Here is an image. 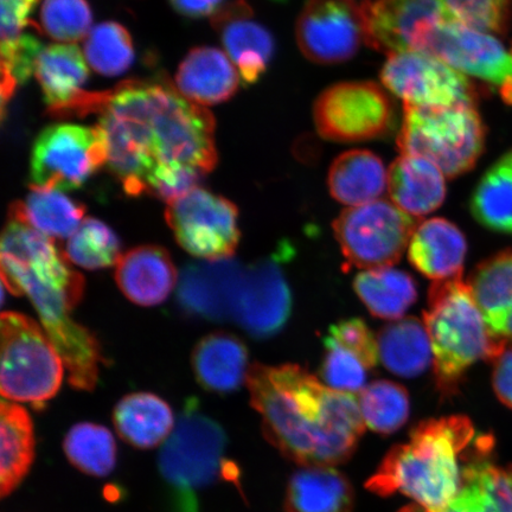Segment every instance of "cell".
Masks as SVG:
<instances>
[{
	"label": "cell",
	"instance_id": "obj_41",
	"mask_svg": "<svg viewBox=\"0 0 512 512\" xmlns=\"http://www.w3.org/2000/svg\"><path fill=\"white\" fill-rule=\"evenodd\" d=\"M453 22L464 27L502 35L511 17V0H440Z\"/></svg>",
	"mask_w": 512,
	"mask_h": 512
},
{
	"label": "cell",
	"instance_id": "obj_47",
	"mask_svg": "<svg viewBox=\"0 0 512 512\" xmlns=\"http://www.w3.org/2000/svg\"><path fill=\"white\" fill-rule=\"evenodd\" d=\"M179 15L192 19L215 17L226 6V0H170Z\"/></svg>",
	"mask_w": 512,
	"mask_h": 512
},
{
	"label": "cell",
	"instance_id": "obj_38",
	"mask_svg": "<svg viewBox=\"0 0 512 512\" xmlns=\"http://www.w3.org/2000/svg\"><path fill=\"white\" fill-rule=\"evenodd\" d=\"M63 254L69 262L86 270H104L118 265L121 243L118 235L105 222L88 217L70 236Z\"/></svg>",
	"mask_w": 512,
	"mask_h": 512
},
{
	"label": "cell",
	"instance_id": "obj_18",
	"mask_svg": "<svg viewBox=\"0 0 512 512\" xmlns=\"http://www.w3.org/2000/svg\"><path fill=\"white\" fill-rule=\"evenodd\" d=\"M291 311L290 287L274 259L246 268L233 318L243 330L254 338H270L284 329Z\"/></svg>",
	"mask_w": 512,
	"mask_h": 512
},
{
	"label": "cell",
	"instance_id": "obj_14",
	"mask_svg": "<svg viewBox=\"0 0 512 512\" xmlns=\"http://www.w3.org/2000/svg\"><path fill=\"white\" fill-rule=\"evenodd\" d=\"M381 80L408 106H476L479 96L466 75L424 51L390 55L381 70Z\"/></svg>",
	"mask_w": 512,
	"mask_h": 512
},
{
	"label": "cell",
	"instance_id": "obj_25",
	"mask_svg": "<svg viewBox=\"0 0 512 512\" xmlns=\"http://www.w3.org/2000/svg\"><path fill=\"white\" fill-rule=\"evenodd\" d=\"M192 369L209 392H235L248 376V351L241 339L227 332H214L197 343L191 356Z\"/></svg>",
	"mask_w": 512,
	"mask_h": 512
},
{
	"label": "cell",
	"instance_id": "obj_16",
	"mask_svg": "<svg viewBox=\"0 0 512 512\" xmlns=\"http://www.w3.org/2000/svg\"><path fill=\"white\" fill-rule=\"evenodd\" d=\"M361 4L367 46L389 56L420 51L434 28L453 22L440 0H364Z\"/></svg>",
	"mask_w": 512,
	"mask_h": 512
},
{
	"label": "cell",
	"instance_id": "obj_40",
	"mask_svg": "<svg viewBox=\"0 0 512 512\" xmlns=\"http://www.w3.org/2000/svg\"><path fill=\"white\" fill-rule=\"evenodd\" d=\"M93 15L87 0H44L42 30L61 43L73 44L91 32Z\"/></svg>",
	"mask_w": 512,
	"mask_h": 512
},
{
	"label": "cell",
	"instance_id": "obj_11",
	"mask_svg": "<svg viewBox=\"0 0 512 512\" xmlns=\"http://www.w3.org/2000/svg\"><path fill=\"white\" fill-rule=\"evenodd\" d=\"M105 164L106 144L98 126L51 125L32 146L30 187L78 189Z\"/></svg>",
	"mask_w": 512,
	"mask_h": 512
},
{
	"label": "cell",
	"instance_id": "obj_24",
	"mask_svg": "<svg viewBox=\"0 0 512 512\" xmlns=\"http://www.w3.org/2000/svg\"><path fill=\"white\" fill-rule=\"evenodd\" d=\"M389 196L396 206L411 216L433 213L446 198L443 172L430 160L403 155L390 165Z\"/></svg>",
	"mask_w": 512,
	"mask_h": 512
},
{
	"label": "cell",
	"instance_id": "obj_26",
	"mask_svg": "<svg viewBox=\"0 0 512 512\" xmlns=\"http://www.w3.org/2000/svg\"><path fill=\"white\" fill-rule=\"evenodd\" d=\"M354 504L349 479L332 466H304L287 485L286 512H352Z\"/></svg>",
	"mask_w": 512,
	"mask_h": 512
},
{
	"label": "cell",
	"instance_id": "obj_43",
	"mask_svg": "<svg viewBox=\"0 0 512 512\" xmlns=\"http://www.w3.org/2000/svg\"><path fill=\"white\" fill-rule=\"evenodd\" d=\"M325 349L320 369V376L324 382L338 392L360 394L366 388L367 367L360 358L329 337L325 338Z\"/></svg>",
	"mask_w": 512,
	"mask_h": 512
},
{
	"label": "cell",
	"instance_id": "obj_39",
	"mask_svg": "<svg viewBox=\"0 0 512 512\" xmlns=\"http://www.w3.org/2000/svg\"><path fill=\"white\" fill-rule=\"evenodd\" d=\"M85 55L96 73L108 78L123 75L134 61L130 32L115 22L96 25L86 38Z\"/></svg>",
	"mask_w": 512,
	"mask_h": 512
},
{
	"label": "cell",
	"instance_id": "obj_8",
	"mask_svg": "<svg viewBox=\"0 0 512 512\" xmlns=\"http://www.w3.org/2000/svg\"><path fill=\"white\" fill-rule=\"evenodd\" d=\"M0 390L4 399L41 408L59 393L62 357L35 320L16 312L0 319Z\"/></svg>",
	"mask_w": 512,
	"mask_h": 512
},
{
	"label": "cell",
	"instance_id": "obj_10",
	"mask_svg": "<svg viewBox=\"0 0 512 512\" xmlns=\"http://www.w3.org/2000/svg\"><path fill=\"white\" fill-rule=\"evenodd\" d=\"M416 226L413 216L396 204L377 200L342 211L334 232L350 264L367 271L399 262Z\"/></svg>",
	"mask_w": 512,
	"mask_h": 512
},
{
	"label": "cell",
	"instance_id": "obj_27",
	"mask_svg": "<svg viewBox=\"0 0 512 512\" xmlns=\"http://www.w3.org/2000/svg\"><path fill=\"white\" fill-rule=\"evenodd\" d=\"M467 285L492 334L512 342V251L483 261L472 272Z\"/></svg>",
	"mask_w": 512,
	"mask_h": 512
},
{
	"label": "cell",
	"instance_id": "obj_46",
	"mask_svg": "<svg viewBox=\"0 0 512 512\" xmlns=\"http://www.w3.org/2000/svg\"><path fill=\"white\" fill-rule=\"evenodd\" d=\"M492 383L497 398L512 409V348H505L495 358Z\"/></svg>",
	"mask_w": 512,
	"mask_h": 512
},
{
	"label": "cell",
	"instance_id": "obj_31",
	"mask_svg": "<svg viewBox=\"0 0 512 512\" xmlns=\"http://www.w3.org/2000/svg\"><path fill=\"white\" fill-rule=\"evenodd\" d=\"M453 503L467 512H512V465L492 462V453L467 463L463 484Z\"/></svg>",
	"mask_w": 512,
	"mask_h": 512
},
{
	"label": "cell",
	"instance_id": "obj_37",
	"mask_svg": "<svg viewBox=\"0 0 512 512\" xmlns=\"http://www.w3.org/2000/svg\"><path fill=\"white\" fill-rule=\"evenodd\" d=\"M366 426L376 433L392 434L405 426L411 403L405 387L392 381H375L358 395Z\"/></svg>",
	"mask_w": 512,
	"mask_h": 512
},
{
	"label": "cell",
	"instance_id": "obj_32",
	"mask_svg": "<svg viewBox=\"0 0 512 512\" xmlns=\"http://www.w3.org/2000/svg\"><path fill=\"white\" fill-rule=\"evenodd\" d=\"M380 361L401 377H416L431 366L433 352L425 324L418 318L395 320L377 336Z\"/></svg>",
	"mask_w": 512,
	"mask_h": 512
},
{
	"label": "cell",
	"instance_id": "obj_20",
	"mask_svg": "<svg viewBox=\"0 0 512 512\" xmlns=\"http://www.w3.org/2000/svg\"><path fill=\"white\" fill-rule=\"evenodd\" d=\"M229 59L238 68L243 85L252 86L264 76L274 55V38L256 22L246 0L228 3L213 17Z\"/></svg>",
	"mask_w": 512,
	"mask_h": 512
},
{
	"label": "cell",
	"instance_id": "obj_33",
	"mask_svg": "<svg viewBox=\"0 0 512 512\" xmlns=\"http://www.w3.org/2000/svg\"><path fill=\"white\" fill-rule=\"evenodd\" d=\"M30 188L25 200L12 203L9 211L50 240L69 239L85 220V207L61 190Z\"/></svg>",
	"mask_w": 512,
	"mask_h": 512
},
{
	"label": "cell",
	"instance_id": "obj_7",
	"mask_svg": "<svg viewBox=\"0 0 512 512\" xmlns=\"http://www.w3.org/2000/svg\"><path fill=\"white\" fill-rule=\"evenodd\" d=\"M147 115L157 170L187 168L207 175L215 169V119L206 108L168 81H147Z\"/></svg>",
	"mask_w": 512,
	"mask_h": 512
},
{
	"label": "cell",
	"instance_id": "obj_45",
	"mask_svg": "<svg viewBox=\"0 0 512 512\" xmlns=\"http://www.w3.org/2000/svg\"><path fill=\"white\" fill-rule=\"evenodd\" d=\"M40 0H0L2 43L16 41L30 25V16Z\"/></svg>",
	"mask_w": 512,
	"mask_h": 512
},
{
	"label": "cell",
	"instance_id": "obj_28",
	"mask_svg": "<svg viewBox=\"0 0 512 512\" xmlns=\"http://www.w3.org/2000/svg\"><path fill=\"white\" fill-rule=\"evenodd\" d=\"M113 422L127 444L142 450L165 443L176 425L168 403L151 393H134L121 399L114 408Z\"/></svg>",
	"mask_w": 512,
	"mask_h": 512
},
{
	"label": "cell",
	"instance_id": "obj_9",
	"mask_svg": "<svg viewBox=\"0 0 512 512\" xmlns=\"http://www.w3.org/2000/svg\"><path fill=\"white\" fill-rule=\"evenodd\" d=\"M320 137L362 143L388 136L395 126L392 98L373 81H348L326 88L313 106Z\"/></svg>",
	"mask_w": 512,
	"mask_h": 512
},
{
	"label": "cell",
	"instance_id": "obj_44",
	"mask_svg": "<svg viewBox=\"0 0 512 512\" xmlns=\"http://www.w3.org/2000/svg\"><path fill=\"white\" fill-rule=\"evenodd\" d=\"M328 337L360 358L367 369L374 368L380 360L377 338L362 319L342 320L331 326Z\"/></svg>",
	"mask_w": 512,
	"mask_h": 512
},
{
	"label": "cell",
	"instance_id": "obj_34",
	"mask_svg": "<svg viewBox=\"0 0 512 512\" xmlns=\"http://www.w3.org/2000/svg\"><path fill=\"white\" fill-rule=\"evenodd\" d=\"M354 288L371 315L382 319H401L418 298L411 275L392 267L361 272Z\"/></svg>",
	"mask_w": 512,
	"mask_h": 512
},
{
	"label": "cell",
	"instance_id": "obj_29",
	"mask_svg": "<svg viewBox=\"0 0 512 512\" xmlns=\"http://www.w3.org/2000/svg\"><path fill=\"white\" fill-rule=\"evenodd\" d=\"M386 183L382 159L368 150L345 152L330 166V194L347 206L360 207L379 200L386 190Z\"/></svg>",
	"mask_w": 512,
	"mask_h": 512
},
{
	"label": "cell",
	"instance_id": "obj_22",
	"mask_svg": "<svg viewBox=\"0 0 512 512\" xmlns=\"http://www.w3.org/2000/svg\"><path fill=\"white\" fill-rule=\"evenodd\" d=\"M115 280L125 297L140 306L165 302L177 284L171 256L159 246H140L121 255Z\"/></svg>",
	"mask_w": 512,
	"mask_h": 512
},
{
	"label": "cell",
	"instance_id": "obj_6",
	"mask_svg": "<svg viewBox=\"0 0 512 512\" xmlns=\"http://www.w3.org/2000/svg\"><path fill=\"white\" fill-rule=\"evenodd\" d=\"M485 126L476 106L403 107L398 149L424 157L453 179L475 168L485 145Z\"/></svg>",
	"mask_w": 512,
	"mask_h": 512
},
{
	"label": "cell",
	"instance_id": "obj_2",
	"mask_svg": "<svg viewBox=\"0 0 512 512\" xmlns=\"http://www.w3.org/2000/svg\"><path fill=\"white\" fill-rule=\"evenodd\" d=\"M0 260L3 286L15 296L27 294L67 367L70 384L93 390L104 362L100 344L72 318L85 292V279L69 266L53 240L11 211L3 230Z\"/></svg>",
	"mask_w": 512,
	"mask_h": 512
},
{
	"label": "cell",
	"instance_id": "obj_15",
	"mask_svg": "<svg viewBox=\"0 0 512 512\" xmlns=\"http://www.w3.org/2000/svg\"><path fill=\"white\" fill-rule=\"evenodd\" d=\"M296 40L307 60L338 64L366 43L362 4L355 0H306L296 23Z\"/></svg>",
	"mask_w": 512,
	"mask_h": 512
},
{
	"label": "cell",
	"instance_id": "obj_42",
	"mask_svg": "<svg viewBox=\"0 0 512 512\" xmlns=\"http://www.w3.org/2000/svg\"><path fill=\"white\" fill-rule=\"evenodd\" d=\"M43 49L38 38L23 34L16 41L2 43V117L16 89L35 73L37 56Z\"/></svg>",
	"mask_w": 512,
	"mask_h": 512
},
{
	"label": "cell",
	"instance_id": "obj_48",
	"mask_svg": "<svg viewBox=\"0 0 512 512\" xmlns=\"http://www.w3.org/2000/svg\"><path fill=\"white\" fill-rule=\"evenodd\" d=\"M399 512H467L463 508H460L456 503L447 505L444 509L432 510L421 507L419 504H411L408 507L401 509Z\"/></svg>",
	"mask_w": 512,
	"mask_h": 512
},
{
	"label": "cell",
	"instance_id": "obj_35",
	"mask_svg": "<svg viewBox=\"0 0 512 512\" xmlns=\"http://www.w3.org/2000/svg\"><path fill=\"white\" fill-rule=\"evenodd\" d=\"M470 209L483 227L512 235V151L499 158L480 178Z\"/></svg>",
	"mask_w": 512,
	"mask_h": 512
},
{
	"label": "cell",
	"instance_id": "obj_5",
	"mask_svg": "<svg viewBox=\"0 0 512 512\" xmlns=\"http://www.w3.org/2000/svg\"><path fill=\"white\" fill-rule=\"evenodd\" d=\"M227 434L219 422L190 400L159 454V470L171 495L172 512H200L198 495L224 477L238 479V467L224 458Z\"/></svg>",
	"mask_w": 512,
	"mask_h": 512
},
{
	"label": "cell",
	"instance_id": "obj_17",
	"mask_svg": "<svg viewBox=\"0 0 512 512\" xmlns=\"http://www.w3.org/2000/svg\"><path fill=\"white\" fill-rule=\"evenodd\" d=\"M34 74L50 117H86L98 113L102 92L83 89L89 79L88 64L75 44L43 47Z\"/></svg>",
	"mask_w": 512,
	"mask_h": 512
},
{
	"label": "cell",
	"instance_id": "obj_1",
	"mask_svg": "<svg viewBox=\"0 0 512 512\" xmlns=\"http://www.w3.org/2000/svg\"><path fill=\"white\" fill-rule=\"evenodd\" d=\"M247 386L265 437L298 465L347 463L366 430L354 394L325 386L296 364L255 363Z\"/></svg>",
	"mask_w": 512,
	"mask_h": 512
},
{
	"label": "cell",
	"instance_id": "obj_13",
	"mask_svg": "<svg viewBox=\"0 0 512 512\" xmlns=\"http://www.w3.org/2000/svg\"><path fill=\"white\" fill-rule=\"evenodd\" d=\"M420 51L485 82L505 104L512 105V42L505 44L486 32L446 22L425 37Z\"/></svg>",
	"mask_w": 512,
	"mask_h": 512
},
{
	"label": "cell",
	"instance_id": "obj_12",
	"mask_svg": "<svg viewBox=\"0 0 512 512\" xmlns=\"http://www.w3.org/2000/svg\"><path fill=\"white\" fill-rule=\"evenodd\" d=\"M165 217L178 245L196 258H233L239 246L238 207L206 189L195 188L168 203Z\"/></svg>",
	"mask_w": 512,
	"mask_h": 512
},
{
	"label": "cell",
	"instance_id": "obj_21",
	"mask_svg": "<svg viewBox=\"0 0 512 512\" xmlns=\"http://www.w3.org/2000/svg\"><path fill=\"white\" fill-rule=\"evenodd\" d=\"M240 78L235 64L222 50L198 47L179 64L176 88L198 106H214L238 93Z\"/></svg>",
	"mask_w": 512,
	"mask_h": 512
},
{
	"label": "cell",
	"instance_id": "obj_36",
	"mask_svg": "<svg viewBox=\"0 0 512 512\" xmlns=\"http://www.w3.org/2000/svg\"><path fill=\"white\" fill-rule=\"evenodd\" d=\"M64 452L76 469L94 477L110 475L117 463V445L106 427L82 422L70 428Z\"/></svg>",
	"mask_w": 512,
	"mask_h": 512
},
{
	"label": "cell",
	"instance_id": "obj_19",
	"mask_svg": "<svg viewBox=\"0 0 512 512\" xmlns=\"http://www.w3.org/2000/svg\"><path fill=\"white\" fill-rule=\"evenodd\" d=\"M243 273L245 268L233 258L187 265L178 279V304L188 315L209 322L233 319Z\"/></svg>",
	"mask_w": 512,
	"mask_h": 512
},
{
	"label": "cell",
	"instance_id": "obj_30",
	"mask_svg": "<svg viewBox=\"0 0 512 512\" xmlns=\"http://www.w3.org/2000/svg\"><path fill=\"white\" fill-rule=\"evenodd\" d=\"M0 494H12L35 458L34 425L27 409L3 400L0 407Z\"/></svg>",
	"mask_w": 512,
	"mask_h": 512
},
{
	"label": "cell",
	"instance_id": "obj_23",
	"mask_svg": "<svg viewBox=\"0 0 512 512\" xmlns=\"http://www.w3.org/2000/svg\"><path fill=\"white\" fill-rule=\"evenodd\" d=\"M466 239L450 221L435 217L416 226L409 242V261L425 277L440 280L462 278Z\"/></svg>",
	"mask_w": 512,
	"mask_h": 512
},
{
	"label": "cell",
	"instance_id": "obj_3",
	"mask_svg": "<svg viewBox=\"0 0 512 512\" xmlns=\"http://www.w3.org/2000/svg\"><path fill=\"white\" fill-rule=\"evenodd\" d=\"M479 438L466 416L422 421L408 443L389 451L367 489L382 497L402 494L427 509H444L462 488Z\"/></svg>",
	"mask_w": 512,
	"mask_h": 512
},
{
	"label": "cell",
	"instance_id": "obj_4",
	"mask_svg": "<svg viewBox=\"0 0 512 512\" xmlns=\"http://www.w3.org/2000/svg\"><path fill=\"white\" fill-rule=\"evenodd\" d=\"M424 319L432 345L435 382L444 396L458 392L473 364L494 362L508 347L492 334L462 278L435 281L428 293Z\"/></svg>",
	"mask_w": 512,
	"mask_h": 512
}]
</instances>
